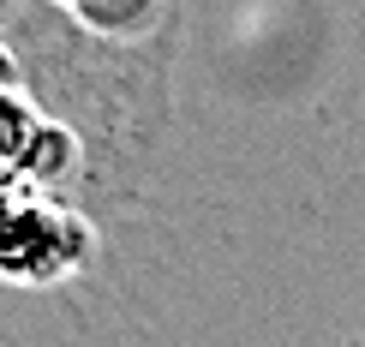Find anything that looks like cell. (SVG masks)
<instances>
[{
  "instance_id": "6da1fadb",
  "label": "cell",
  "mask_w": 365,
  "mask_h": 347,
  "mask_svg": "<svg viewBox=\"0 0 365 347\" xmlns=\"http://www.w3.org/2000/svg\"><path fill=\"white\" fill-rule=\"evenodd\" d=\"M78 6H90V0H78Z\"/></svg>"
}]
</instances>
